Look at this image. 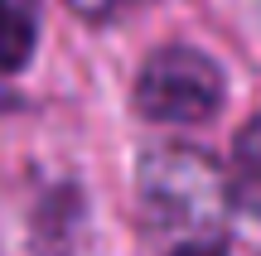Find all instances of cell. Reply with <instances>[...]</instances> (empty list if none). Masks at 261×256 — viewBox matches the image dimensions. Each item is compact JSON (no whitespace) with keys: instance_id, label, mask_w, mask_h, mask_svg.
I'll use <instances>...</instances> for the list:
<instances>
[{"instance_id":"1","label":"cell","mask_w":261,"mask_h":256,"mask_svg":"<svg viewBox=\"0 0 261 256\" xmlns=\"http://www.w3.org/2000/svg\"><path fill=\"white\" fill-rule=\"evenodd\" d=\"M136 193L145 222L169 232H213L232 203L223 169L198 150H150L140 160Z\"/></svg>"},{"instance_id":"2","label":"cell","mask_w":261,"mask_h":256,"mask_svg":"<svg viewBox=\"0 0 261 256\" xmlns=\"http://www.w3.org/2000/svg\"><path fill=\"white\" fill-rule=\"evenodd\" d=\"M227 102L223 68L189 44L155 48L136 77V111L160 126H198L213 121Z\"/></svg>"},{"instance_id":"3","label":"cell","mask_w":261,"mask_h":256,"mask_svg":"<svg viewBox=\"0 0 261 256\" xmlns=\"http://www.w3.org/2000/svg\"><path fill=\"white\" fill-rule=\"evenodd\" d=\"M63 247V198L24 193L0 203V256H54Z\"/></svg>"},{"instance_id":"4","label":"cell","mask_w":261,"mask_h":256,"mask_svg":"<svg viewBox=\"0 0 261 256\" xmlns=\"http://www.w3.org/2000/svg\"><path fill=\"white\" fill-rule=\"evenodd\" d=\"M39 39V0H0V73H19Z\"/></svg>"},{"instance_id":"5","label":"cell","mask_w":261,"mask_h":256,"mask_svg":"<svg viewBox=\"0 0 261 256\" xmlns=\"http://www.w3.org/2000/svg\"><path fill=\"white\" fill-rule=\"evenodd\" d=\"M232 160H237V169H242V179L261 184V116H256L252 126H242V131H237Z\"/></svg>"},{"instance_id":"6","label":"cell","mask_w":261,"mask_h":256,"mask_svg":"<svg viewBox=\"0 0 261 256\" xmlns=\"http://www.w3.org/2000/svg\"><path fill=\"white\" fill-rule=\"evenodd\" d=\"M68 5H73L83 19H112V15H121L130 0H68Z\"/></svg>"},{"instance_id":"7","label":"cell","mask_w":261,"mask_h":256,"mask_svg":"<svg viewBox=\"0 0 261 256\" xmlns=\"http://www.w3.org/2000/svg\"><path fill=\"white\" fill-rule=\"evenodd\" d=\"M174 256H227V251L218 247L213 237H203V242H184V247H179Z\"/></svg>"}]
</instances>
